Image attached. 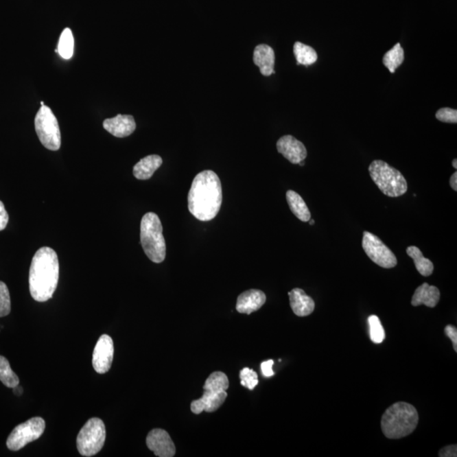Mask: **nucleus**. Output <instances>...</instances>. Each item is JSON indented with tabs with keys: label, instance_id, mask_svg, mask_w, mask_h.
Masks as SVG:
<instances>
[{
	"label": "nucleus",
	"instance_id": "obj_1",
	"mask_svg": "<svg viewBox=\"0 0 457 457\" xmlns=\"http://www.w3.org/2000/svg\"><path fill=\"white\" fill-rule=\"evenodd\" d=\"M188 209L196 219L210 221L217 216L222 204V186L212 170L199 173L192 181L188 194Z\"/></svg>",
	"mask_w": 457,
	"mask_h": 457
},
{
	"label": "nucleus",
	"instance_id": "obj_2",
	"mask_svg": "<svg viewBox=\"0 0 457 457\" xmlns=\"http://www.w3.org/2000/svg\"><path fill=\"white\" fill-rule=\"evenodd\" d=\"M60 264L54 249L45 246L35 253L29 272V289L32 298L45 303L52 298L59 282Z\"/></svg>",
	"mask_w": 457,
	"mask_h": 457
},
{
	"label": "nucleus",
	"instance_id": "obj_3",
	"mask_svg": "<svg viewBox=\"0 0 457 457\" xmlns=\"http://www.w3.org/2000/svg\"><path fill=\"white\" fill-rule=\"evenodd\" d=\"M417 409L406 402H397L384 412L381 429L384 436L397 440L411 434L419 423Z\"/></svg>",
	"mask_w": 457,
	"mask_h": 457
},
{
	"label": "nucleus",
	"instance_id": "obj_4",
	"mask_svg": "<svg viewBox=\"0 0 457 457\" xmlns=\"http://www.w3.org/2000/svg\"><path fill=\"white\" fill-rule=\"evenodd\" d=\"M141 244L152 262L161 263L165 259L166 245L161 220L156 213H148L141 221Z\"/></svg>",
	"mask_w": 457,
	"mask_h": 457
},
{
	"label": "nucleus",
	"instance_id": "obj_5",
	"mask_svg": "<svg viewBox=\"0 0 457 457\" xmlns=\"http://www.w3.org/2000/svg\"><path fill=\"white\" fill-rule=\"evenodd\" d=\"M228 379L223 372H213L206 379L203 386L202 397L191 402V410L195 414L202 412H213L224 404L227 398L226 390L228 389Z\"/></svg>",
	"mask_w": 457,
	"mask_h": 457
},
{
	"label": "nucleus",
	"instance_id": "obj_6",
	"mask_svg": "<svg viewBox=\"0 0 457 457\" xmlns=\"http://www.w3.org/2000/svg\"><path fill=\"white\" fill-rule=\"evenodd\" d=\"M368 172L373 183L388 197H401L408 191V183L405 177L386 162L373 161L369 165Z\"/></svg>",
	"mask_w": 457,
	"mask_h": 457
},
{
	"label": "nucleus",
	"instance_id": "obj_7",
	"mask_svg": "<svg viewBox=\"0 0 457 457\" xmlns=\"http://www.w3.org/2000/svg\"><path fill=\"white\" fill-rule=\"evenodd\" d=\"M106 438V429L100 419H91L80 430L76 445L82 456H95L104 447Z\"/></svg>",
	"mask_w": 457,
	"mask_h": 457
},
{
	"label": "nucleus",
	"instance_id": "obj_8",
	"mask_svg": "<svg viewBox=\"0 0 457 457\" xmlns=\"http://www.w3.org/2000/svg\"><path fill=\"white\" fill-rule=\"evenodd\" d=\"M36 132L41 143L51 151L59 150L61 135L59 123L52 110L46 105H41L35 117Z\"/></svg>",
	"mask_w": 457,
	"mask_h": 457
},
{
	"label": "nucleus",
	"instance_id": "obj_9",
	"mask_svg": "<svg viewBox=\"0 0 457 457\" xmlns=\"http://www.w3.org/2000/svg\"><path fill=\"white\" fill-rule=\"evenodd\" d=\"M45 430V421L32 418L14 427L7 438L6 445L10 451L17 452L31 442L37 441Z\"/></svg>",
	"mask_w": 457,
	"mask_h": 457
},
{
	"label": "nucleus",
	"instance_id": "obj_10",
	"mask_svg": "<svg viewBox=\"0 0 457 457\" xmlns=\"http://www.w3.org/2000/svg\"><path fill=\"white\" fill-rule=\"evenodd\" d=\"M362 248L369 259L377 266L384 268L397 266V257L395 256L392 251L386 245H384V243L378 237L368 231L364 232Z\"/></svg>",
	"mask_w": 457,
	"mask_h": 457
},
{
	"label": "nucleus",
	"instance_id": "obj_11",
	"mask_svg": "<svg viewBox=\"0 0 457 457\" xmlns=\"http://www.w3.org/2000/svg\"><path fill=\"white\" fill-rule=\"evenodd\" d=\"M114 342L111 337L103 335L100 337L94 348L93 355V366L97 373L108 372L114 358Z\"/></svg>",
	"mask_w": 457,
	"mask_h": 457
},
{
	"label": "nucleus",
	"instance_id": "obj_12",
	"mask_svg": "<svg viewBox=\"0 0 457 457\" xmlns=\"http://www.w3.org/2000/svg\"><path fill=\"white\" fill-rule=\"evenodd\" d=\"M146 443L148 449L156 456L172 457L176 455V446L169 434L164 430L155 429L148 434Z\"/></svg>",
	"mask_w": 457,
	"mask_h": 457
},
{
	"label": "nucleus",
	"instance_id": "obj_13",
	"mask_svg": "<svg viewBox=\"0 0 457 457\" xmlns=\"http://www.w3.org/2000/svg\"><path fill=\"white\" fill-rule=\"evenodd\" d=\"M277 150L292 164L297 165L307 158V151L302 141L291 135L281 137L277 141Z\"/></svg>",
	"mask_w": 457,
	"mask_h": 457
},
{
	"label": "nucleus",
	"instance_id": "obj_14",
	"mask_svg": "<svg viewBox=\"0 0 457 457\" xmlns=\"http://www.w3.org/2000/svg\"><path fill=\"white\" fill-rule=\"evenodd\" d=\"M136 127L133 116L128 115H118L104 121V128L119 139L132 135Z\"/></svg>",
	"mask_w": 457,
	"mask_h": 457
},
{
	"label": "nucleus",
	"instance_id": "obj_15",
	"mask_svg": "<svg viewBox=\"0 0 457 457\" xmlns=\"http://www.w3.org/2000/svg\"><path fill=\"white\" fill-rule=\"evenodd\" d=\"M266 302V296L259 290H248L238 296L237 310L238 313L251 314L259 310Z\"/></svg>",
	"mask_w": 457,
	"mask_h": 457
},
{
	"label": "nucleus",
	"instance_id": "obj_16",
	"mask_svg": "<svg viewBox=\"0 0 457 457\" xmlns=\"http://www.w3.org/2000/svg\"><path fill=\"white\" fill-rule=\"evenodd\" d=\"M288 295L292 309L296 316L306 317L313 314L315 308L314 301L312 297L307 296L303 290L293 289L288 293Z\"/></svg>",
	"mask_w": 457,
	"mask_h": 457
},
{
	"label": "nucleus",
	"instance_id": "obj_17",
	"mask_svg": "<svg viewBox=\"0 0 457 457\" xmlns=\"http://www.w3.org/2000/svg\"><path fill=\"white\" fill-rule=\"evenodd\" d=\"M253 62L260 69L261 74L270 76L274 74L275 54L273 49L267 45H257L254 49Z\"/></svg>",
	"mask_w": 457,
	"mask_h": 457
},
{
	"label": "nucleus",
	"instance_id": "obj_18",
	"mask_svg": "<svg viewBox=\"0 0 457 457\" xmlns=\"http://www.w3.org/2000/svg\"><path fill=\"white\" fill-rule=\"evenodd\" d=\"M441 299V292L436 286L430 285L427 283H423L422 285L417 288L413 294L412 305L413 307H419L425 305L429 307H435Z\"/></svg>",
	"mask_w": 457,
	"mask_h": 457
},
{
	"label": "nucleus",
	"instance_id": "obj_19",
	"mask_svg": "<svg viewBox=\"0 0 457 457\" xmlns=\"http://www.w3.org/2000/svg\"><path fill=\"white\" fill-rule=\"evenodd\" d=\"M163 164L161 156L152 154L141 159L137 164L134 166L133 175L137 179L146 180L150 179L156 170Z\"/></svg>",
	"mask_w": 457,
	"mask_h": 457
},
{
	"label": "nucleus",
	"instance_id": "obj_20",
	"mask_svg": "<svg viewBox=\"0 0 457 457\" xmlns=\"http://www.w3.org/2000/svg\"><path fill=\"white\" fill-rule=\"evenodd\" d=\"M286 200H288L290 209L296 218L303 222H308L311 219V213L308 209L306 202L302 197L296 191L289 190L286 192Z\"/></svg>",
	"mask_w": 457,
	"mask_h": 457
},
{
	"label": "nucleus",
	"instance_id": "obj_21",
	"mask_svg": "<svg viewBox=\"0 0 457 457\" xmlns=\"http://www.w3.org/2000/svg\"><path fill=\"white\" fill-rule=\"evenodd\" d=\"M406 253L410 257H412L414 262L417 270L423 277H430L434 272V263L429 259L423 257L421 250L417 246H411L406 248Z\"/></svg>",
	"mask_w": 457,
	"mask_h": 457
},
{
	"label": "nucleus",
	"instance_id": "obj_22",
	"mask_svg": "<svg viewBox=\"0 0 457 457\" xmlns=\"http://www.w3.org/2000/svg\"><path fill=\"white\" fill-rule=\"evenodd\" d=\"M405 60V51L400 43H397L392 49L388 51L383 57V64L390 73L394 74L395 70L400 67Z\"/></svg>",
	"mask_w": 457,
	"mask_h": 457
},
{
	"label": "nucleus",
	"instance_id": "obj_23",
	"mask_svg": "<svg viewBox=\"0 0 457 457\" xmlns=\"http://www.w3.org/2000/svg\"><path fill=\"white\" fill-rule=\"evenodd\" d=\"M294 54L297 61V65H311L318 60V54L312 47L304 45L301 42H296L293 48Z\"/></svg>",
	"mask_w": 457,
	"mask_h": 457
},
{
	"label": "nucleus",
	"instance_id": "obj_24",
	"mask_svg": "<svg viewBox=\"0 0 457 457\" xmlns=\"http://www.w3.org/2000/svg\"><path fill=\"white\" fill-rule=\"evenodd\" d=\"M57 49L63 59L69 60L73 56L74 38L70 28H65L61 34Z\"/></svg>",
	"mask_w": 457,
	"mask_h": 457
},
{
	"label": "nucleus",
	"instance_id": "obj_25",
	"mask_svg": "<svg viewBox=\"0 0 457 457\" xmlns=\"http://www.w3.org/2000/svg\"><path fill=\"white\" fill-rule=\"evenodd\" d=\"M0 381L6 387L12 388V389L20 383L16 373L10 368L9 361L3 355H0Z\"/></svg>",
	"mask_w": 457,
	"mask_h": 457
},
{
	"label": "nucleus",
	"instance_id": "obj_26",
	"mask_svg": "<svg viewBox=\"0 0 457 457\" xmlns=\"http://www.w3.org/2000/svg\"><path fill=\"white\" fill-rule=\"evenodd\" d=\"M368 325L372 342L375 344L382 343L386 338V333L379 318L376 315H372L368 318Z\"/></svg>",
	"mask_w": 457,
	"mask_h": 457
},
{
	"label": "nucleus",
	"instance_id": "obj_27",
	"mask_svg": "<svg viewBox=\"0 0 457 457\" xmlns=\"http://www.w3.org/2000/svg\"><path fill=\"white\" fill-rule=\"evenodd\" d=\"M10 296L8 288L5 283L0 281V318L5 317L10 313Z\"/></svg>",
	"mask_w": 457,
	"mask_h": 457
},
{
	"label": "nucleus",
	"instance_id": "obj_28",
	"mask_svg": "<svg viewBox=\"0 0 457 457\" xmlns=\"http://www.w3.org/2000/svg\"><path fill=\"white\" fill-rule=\"evenodd\" d=\"M241 384L242 386L253 390L259 384L257 373L249 368H243L240 373Z\"/></svg>",
	"mask_w": 457,
	"mask_h": 457
},
{
	"label": "nucleus",
	"instance_id": "obj_29",
	"mask_svg": "<svg viewBox=\"0 0 457 457\" xmlns=\"http://www.w3.org/2000/svg\"><path fill=\"white\" fill-rule=\"evenodd\" d=\"M435 117L441 122L456 124L457 110L451 108H442L436 112Z\"/></svg>",
	"mask_w": 457,
	"mask_h": 457
},
{
	"label": "nucleus",
	"instance_id": "obj_30",
	"mask_svg": "<svg viewBox=\"0 0 457 457\" xmlns=\"http://www.w3.org/2000/svg\"><path fill=\"white\" fill-rule=\"evenodd\" d=\"M445 336L452 340L453 343V348L455 351H457V329L454 326L447 325L445 328Z\"/></svg>",
	"mask_w": 457,
	"mask_h": 457
},
{
	"label": "nucleus",
	"instance_id": "obj_31",
	"mask_svg": "<svg viewBox=\"0 0 457 457\" xmlns=\"http://www.w3.org/2000/svg\"><path fill=\"white\" fill-rule=\"evenodd\" d=\"M9 222V215L7 213L5 205L0 201V231L5 230Z\"/></svg>",
	"mask_w": 457,
	"mask_h": 457
},
{
	"label": "nucleus",
	"instance_id": "obj_32",
	"mask_svg": "<svg viewBox=\"0 0 457 457\" xmlns=\"http://www.w3.org/2000/svg\"><path fill=\"white\" fill-rule=\"evenodd\" d=\"M273 360H268L262 362L261 364V370H262V373L266 378H270V377L274 376V373L273 371Z\"/></svg>",
	"mask_w": 457,
	"mask_h": 457
},
{
	"label": "nucleus",
	"instance_id": "obj_33",
	"mask_svg": "<svg viewBox=\"0 0 457 457\" xmlns=\"http://www.w3.org/2000/svg\"><path fill=\"white\" fill-rule=\"evenodd\" d=\"M456 445L446 446V447L441 449L438 456L441 457H456Z\"/></svg>",
	"mask_w": 457,
	"mask_h": 457
},
{
	"label": "nucleus",
	"instance_id": "obj_34",
	"mask_svg": "<svg viewBox=\"0 0 457 457\" xmlns=\"http://www.w3.org/2000/svg\"><path fill=\"white\" fill-rule=\"evenodd\" d=\"M449 185H451V187L453 190L455 191H457V173L455 172L453 174V175L451 177V180H449Z\"/></svg>",
	"mask_w": 457,
	"mask_h": 457
},
{
	"label": "nucleus",
	"instance_id": "obj_35",
	"mask_svg": "<svg viewBox=\"0 0 457 457\" xmlns=\"http://www.w3.org/2000/svg\"><path fill=\"white\" fill-rule=\"evenodd\" d=\"M13 391L14 395H21V394L23 393V389L21 386H19V384H18L17 386L13 388Z\"/></svg>",
	"mask_w": 457,
	"mask_h": 457
},
{
	"label": "nucleus",
	"instance_id": "obj_36",
	"mask_svg": "<svg viewBox=\"0 0 457 457\" xmlns=\"http://www.w3.org/2000/svg\"><path fill=\"white\" fill-rule=\"evenodd\" d=\"M452 166L454 167V168L456 169H457V159H453L452 161Z\"/></svg>",
	"mask_w": 457,
	"mask_h": 457
},
{
	"label": "nucleus",
	"instance_id": "obj_37",
	"mask_svg": "<svg viewBox=\"0 0 457 457\" xmlns=\"http://www.w3.org/2000/svg\"><path fill=\"white\" fill-rule=\"evenodd\" d=\"M309 221H310V222H309L310 226H314V224L315 223V221L314 220H309Z\"/></svg>",
	"mask_w": 457,
	"mask_h": 457
},
{
	"label": "nucleus",
	"instance_id": "obj_38",
	"mask_svg": "<svg viewBox=\"0 0 457 457\" xmlns=\"http://www.w3.org/2000/svg\"><path fill=\"white\" fill-rule=\"evenodd\" d=\"M41 105H45V103H43V101L41 102Z\"/></svg>",
	"mask_w": 457,
	"mask_h": 457
}]
</instances>
